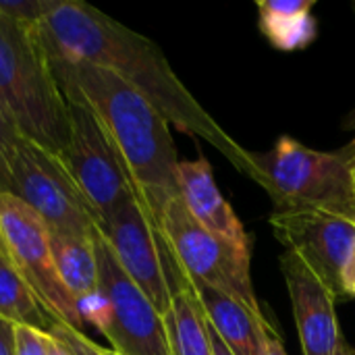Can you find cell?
<instances>
[{
  "instance_id": "1",
  "label": "cell",
  "mask_w": 355,
  "mask_h": 355,
  "mask_svg": "<svg viewBox=\"0 0 355 355\" xmlns=\"http://www.w3.org/2000/svg\"><path fill=\"white\" fill-rule=\"evenodd\" d=\"M40 33L46 52L114 73L152 102L175 129L210 144L239 173L264 185L262 156L248 152L210 116L152 40L79 0H46Z\"/></svg>"
},
{
  "instance_id": "2",
  "label": "cell",
  "mask_w": 355,
  "mask_h": 355,
  "mask_svg": "<svg viewBox=\"0 0 355 355\" xmlns=\"http://www.w3.org/2000/svg\"><path fill=\"white\" fill-rule=\"evenodd\" d=\"M67 100L85 102L108 133L135 198L158 229L166 204L179 196V156L171 123L135 87L114 73L48 52ZM160 233V231H158Z\"/></svg>"
},
{
  "instance_id": "3",
  "label": "cell",
  "mask_w": 355,
  "mask_h": 355,
  "mask_svg": "<svg viewBox=\"0 0 355 355\" xmlns=\"http://www.w3.org/2000/svg\"><path fill=\"white\" fill-rule=\"evenodd\" d=\"M0 102L21 137L60 156L69 141V100L62 94L40 25L0 8Z\"/></svg>"
},
{
  "instance_id": "4",
  "label": "cell",
  "mask_w": 355,
  "mask_h": 355,
  "mask_svg": "<svg viewBox=\"0 0 355 355\" xmlns=\"http://www.w3.org/2000/svg\"><path fill=\"white\" fill-rule=\"evenodd\" d=\"M354 141L322 152L283 135L264 164V189L275 210H316L355 220Z\"/></svg>"
},
{
  "instance_id": "5",
  "label": "cell",
  "mask_w": 355,
  "mask_h": 355,
  "mask_svg": "<svg viewBox=\"0 0 355 355\" xmlns=\"http://www.w3.org/2000/svg\"><path fill=\"white\" fill-rule=\"evenodd\" d=\"M158 231L175 266L187 281L218 289L256 316H264L252 285V250L237 248L204 229L179 196L166 204Z\"/></svg>"
},
{
  "instance_id": "6",
  "label": "cell",
  "mask_w": 355,
  "mask_h": 355,
  "mask_svg": "<svg viewBox=\"0 0 355 355\" xmlns=\"http://www.w3.org/2000/svg\"><path fill=\"white\" fill-rule=\"evenodd\" d=\"M8 193L25 202L52 233L92 237L100 225L60 158L25 137L12 150Z\"/></svg>"
},
{
  "instance_id": "7",
  "label": "cell",
  "mask_w": 355,
  "mask_h": 355,
  "mask_svg": "<svg viewBox=\"0 0 355 355\" xmlns=\"http://www.w3.org/2000/svg\"><path fill=\"white\" fill-rule=\"evenodd\" d=\"M0 243L52 322L83 331L77 302L62 285L50 248V229L17 196L0 193Z\"/></svg>"
},
{
  "instance_id": "8",
  "label": "cell",
  "mask_w": 355,
  "mask_h": 355,
  "mask_svg": "<svg viewBox=\"0 0 355 355\" xmlns=\"http://www.w3.org/2000/svg\"><path fill=\"white\" fill-rule=\"evenodd\" d=\"M58 158L92 204L100 223L135 196L108 133L81 100H69V141Z\"/></svg>"
},
{
  "instance_id": "9",
  "label": "cell",
  "mask_w": 355,
  "mask_h": 355,
  "mask_svg": "<svg viewBox=\"0 0 355 355\" xmlns=\"http://www.w3.org/2000/svg\"><path fill=\"white\" fill-rule=\"evenodd\" d=\"M100 289L108 300V322L102 335L119 355H173L164 316L125 275L110 245L96 229L92 235Z\"/></svg>"
},
{
  "instance_id": "10",
  "label": "cell",
  "mask_w": 355,
  "mask_h": 355,
  "mask_svg": "<svg viewBox=\"0 0 355 355\" xmlns=\"http://www.w3.org/2000/svg\"><path fill=\"white\" fill-rule=\"evenodd\" d=\"M98 231L110 245L125 275L166 316L173 302L171 254L137 198L133 196L119 206L98 225Z\"/></svg>"
},
{
  "instance_id": "11",
  "label": "cell",
  "mask_w": 355,
  "mask_h": 355,
  "mask_svg": "<svg viewBox=\"0 0 355 355\" xmlns=\"http://www.w3.org/2000/svg\"><path fill=\"white\" fill-rule=\"evenodd\" d=\"M270 229L285 252L308 264L343 297V270L355 245V220L316 210H272Z\"/></svg>"
},
{
  "instance_id": "12",
  "label": "cell",
  "mask_w": 355,
  "mask_h": 355,
  "mask_svg": "<svg viewBox=\"0 0 355 355\" xmlns=\"http://www.w3.org/2000/svg\"><path fill=\"white\" fill-rule=\"evenodd\" d=\"M281 270L287 283V293L293 308L297 337L304 355H339L345 339L337 320L335 291L297 256L285 252Z\"/></svg>"
},
{
  "instance_id": "13",
  "label": "cell",
  "mask_w": 355,
  "mask_h": 355,
  "mask_svg": "<svg viewBox=\"0 0 355 355\" xmlns=\"http://www.w3.org/2000/svg\"><path fill=\"white\" fill-rule=\"evenodd\" d=\"M179 198L183 200L189 214L214 235L231 241L237 248L252 250L250 237L231 208V204L220 193L210 162L200 156L196 160H181L177 171Z\"/></svg>"
},
{
  "instance_id": "14",
  "label": "cell",
  "mask_w": 355,
  "mask_h": 355,
  "mask_svg": "<svg viewBox=\"0 0 355 355\" xmlns=\"http://www.w3.org/2000/svg\"><path fill=\"white\" fill-rule=\"evenodd\" d=\"M187 283L208 327L223 339V343L235 355H258L260 335L268 318L256 316L243 304L218 289L196 285L191 281Z\"/></svg>"
},
{
  "instance_id": "15",
  "label": "cell",
  "mask_w": 355,
  "mask_h": 355,
  "mask_svg": "<svg viewBox=\"0 0 355 355\" xmlns=\"http://www.w3.org/2000/svg\"><path fill=\"white\" fill-rule=\"evenodd\" d=\"M173 302L164 316L173 355H214L210 327L193 297L187 279L179 272L171 258Z\"/></svg>"
},
{
  "instance_id": "16",
  "label": "cell",
  "mask_w": 355,
  "mask_h": 355,
  "mask_svg": "<svg viewBox=\"0 0 355 355\" xmlns=\"http://www.w3.org/2000/svg\"><path fill=\"white\" fill-rule=\"evenodd\" d=\"M256 8L258 27L277 50L297 52L316 40L314 0H258Z\"/></svg>"
},
{
  "instance_id": "17",
  "label": "cell",
  "mask_w": 355,
  "mask_h": 355,
  "mask_svg": "<svg viewBox=\"0 0 355 355\" xmlns=\"http://www.w3.org/2000/svg\"><path fill=\"white\" fill-rule=\"evenodd\" d=\"M50 248L56 272L75 302L100 291L98 260L92 237L62 235L50 231Z\"/></svg>"
},
{
  "instance_id": "18",
  "label": "cell",
  "mask_w": 355,
  "mask_h": 355,
  "mask_svg": "<svg viewBox=\"0 0 355 355\" xmlns=\"http://www.w3.org/2000/svg\"><path fill=\"white\" fill-rule=\"evenodd\" d=\"M0 318L15 327H33L40 331H50L52 327L44 306L4 254H0Z\"/></svg>"
},
{
  "instance_id": "19",
  "label": "cell",
  "mask_w": 355,
  "mask_h": 355,
  "mask_svg": "<svg viewBox=\"0 0 355 355\" xmlns=\"http://www.w3.org/2000/svg\"><path fill=\"white\" fill-rule=\"evenodd\" d=\"M19 139H21V133L12 116L0 102V193L10 191V158Z\"/></svg>"
},
{
  "instance_id": "20",
  "label": "cell",
  "mask_w": 355,
  "mask_h": 355,
  "mask_svg": "<svg viewBox=\"0 0 355 355\" xmlns=\"http://www.w3.org/2000/svg\"><path fill=\"white\" fill-rule=\"evenodd\" d=\"M56 339H60L73 355H106V349L100 347L98 343H94L83 331H77L73 327L60 324V322H52L50 331Z\"/></svg>"
},
{
  "instance_id": "21",
  "label": "cell",
  "mask_w": 355,
  "mask_h": 355,
  "mask_svg": "<svg viewBox=\"0 0 355 355\" xmlns=\"http://www.w3.org/2000/svg\"><path fill=\"white\" fill-rule=\"evenodd\" d=\"M48 331L33 327H17L15 355H48Z\"/></svg>"
},
{
  "instance_id": "22",
  "label": "cell",
  "mask_w": 355,
  "mask_h": 355,
  "mask_svg": "<svg viewBox=\"0 0 355 355\" xmlns=\"http://www.w3.org/2000/svg\"><path fill=\"white\" fill-rule=\"evenodd\" d=\"M258 355H287L285 347H283V341L279 337V333L275 331L272 322L268 320L262 329V335H260V349Z\"/></svg>"
},
{
  "instance_id": "23",
  "label": "cell",
  "mask_w": 355,
  "mask_h": 355,
  "mask_svg": "<svg viewBox=\"0 0 355 355\" xmlns=\"http://www.w3.org/2000/svg\"><path fill=\"white\" fill-rule=\"evenodd\" d=\"M15 331L12 322L0 318V355H15Z\"/></svg>"
},
{
  "instance_id": "24",
  "label": "cell",
  "mask_w": 355,
  "mask_h": 355,
  "mask_svg": "<svg viewBox=\"0 0 355 355\" xmlns=\"http://www.w3.org/2000/svg\"><path fill=\"white\" fill-rule=\"evenodd\" d=\"M343 291H345V295L355 297V245L349 254L347 264H345V270H343Z\"/></svg>"
},
{
  "instance_id": "25",
  "label": "cell",
  "mask_w": 355,
  "mask_h": 355,
  "mask_svg": "<svg viewBox=\"0 0 355 355\" xmlns=\"http://www.w3.org/2000/svg\"><path fill=\"white\" fill-rule=\"evenodd\" d=\"M50 337H48V355H73L71 354V349L60 341V339H56L52 333H48Z\"/></svg>"
},
{
  "instance_id": "26",
  "label": "cell",
  "mask_w": 355,
  "mask_h": 355,
  "mask_svg": "<svg viewBox=\"0 0 355 355\" xmlns=\"http://www.w3.org/2000/svg\"><path fill=\"white\" fill-rule=\"evenodd\" d=\"M210 337H212V347H214V355H235L225 343H223V339L210 329Z\"/></svg>"
},
{
  "instance_id": "27",
  "label": "cell",
  "mask_w": 355,
  "mask_h": 355,
  "mask_svg": "<svg viewBox=\"0 0 355 355\" xmlns=\"http://www.w3.org/2000/svg\"><path fill=\"white\" fill-rule=\"evenodd\" d=\"M354 146H355V137H354ZM352 173H354V191H355V152H354V162H352Z\"/></svg>"
},
{
  "instance_id": "28",
  "label": "cell",
  "mask_w": 355,
  "mask_h": 355,
  "mask_svg": "<svg viewBox=\"0 0 355 355\" xmlns=\"http://www.w3.org/2000/svg\"><path fill=\"white\" fill-rule=\"evenodd\" d=\"M339 355H355V354H354V349H352V347L347 345V347H345V349H343V352H341Z\"/></svg>"
},
{
  "instance_id": "29",
  "label": "cell",
  "mask_w": 355,
  "mask_h": 355,
  "mask_svg": "<svg viewBox=\"0 0 355 355\" xmlns=\"http://www.w3.org/2000/svg\"><path fill=\"white\" fill-rule=\"evenodd\" d=\"M106 355H119V354H114L112 349H106Z\"/></svg>"
},
{
  "instance_id": "30",
  "label": "cell",
  "mask_w": 355,
  "mask_h": 355,
  "mask_svg": "<svg viewBox=\"0 0 355 355\" xmlns=\"http://www.w3.org/2000/svg\"><path fill=\"white\" fill-rule=\"evenodd\" d=\"M0 254H4V252H2V245H0Z\"/></svg>"
},
{
  "instance_id": "31",
  "label": "cell",
  "mask_w": 355,
  "mask_h": 355,
  "mask_svg": "<svg viewBox=\"0 0 355 355\" xmlns=\"http://www.w3.org/2000/svg\"><path fill=\"white\" fill-rule=\"evenodd\" d=\"M0 245H2V243H0Z\"/></svg>"
}]
</instances>
